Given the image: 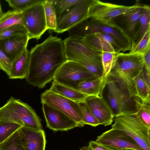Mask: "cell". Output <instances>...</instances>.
I'll use <instances>...</instances> for the list:
<instances>
[{
    "mask_svg": "<svg viewBox=\"0 0 150 150\" xmlns=\"http://www.w3.org/2000/svg\"><path fill=\"white\" fill-rule=\"evenodd\" d=\"M67 60L63 40L50 35L42 43L31 48L26 81L34 86L44 88L53 80L58 69Z\"/></svg>",
    "mask_w": 150,
    "mask_h": 150,
    "instance_id": "6da1fadb",
    "label": "cell"
},
{
    "mask_svg": "<svg viewBox=\"0 0 150 150\" xmlns=\"http://www.w3.org/2000/svg\"><path fill=\"white\" fill-rule=\"evenodd\" d=\"M99 96L111 109L114 117L122 114L136 113L144 102L109 75L105 78Z\"/></svg>",
    "mask_w": 150,
    "mask_h": 150,
    "instance_id": "7a4b0ae2",
    "label": "cell"
},
{
    "mask_svg": "<svg viewBox=\"0 0 150 150\" xmlns=\"http://www.w3.org/2000/svg\"><path fill=\"white\" fill-rule=\"evenodd\" d=\"M144 56L140 54L119 52L109 75L114 78L132 94L137 96L134 80L142 71Z\"/></svg>",
    "mask_w": 150,
    "mask_h": 150,
    "instance_id": "3957f363",
    "label": "cell"
},
{
    "mask_svg": "<svg viewBox=\"0 0 150 150\" xmlns=\"http://www.w3.org/2000/svg\"><path fill=\"white\" fill-rule=\"evenodd\" d=\"M41 120L28 104L11 96L0 107V123L13 122L22 126L42 129Z\"/></svg>",
    "mask_w": 150,
    "mask_h": 150,
    "instance_id": "277c9868",
    "label": "cell"
},
{
    "mask_svg": "<svg viewBox=\"0 0 150 150\" xmlns=\"http://www.w3.org/2000/svg\"><path fill=\"white\" fill-rule=\"evenodd\" d=\"M68 31L69 37L79 39L96 33L108 34L117 39L123 46L125 51L130 50L131 42L120 30L111 25L95 20L88 17Z\"/></svg>",
    "mask_w": 150,
    "mask_h": 150,
    "instance_id": "5b68a950",
    "label": "cell"
},
{
    "mask_svg": "<svg viewBox=\"0 0 150 150\" xmlns=\"http://www.w3.org/2000/svg\"><path fill=\"white\" fill-rule=\"evenodd\" d=\"M114 117L111 128L123 131L144 150H150V129L141 122L136 113L122 114Z\"/></svg>",
    "mask_w": 150,
    "mask_h": 150,
    "instance_id": "8992f818",
    "label": "cell"
},
{
    "mask_svg": "<svg viewBox=\"0 0 150 150\" xmlns=\"http://www.w3.org/2000/svg\"><path fill=\"white\" fill-rule=\"evenodd\" d=\"M99 77L79 63L67 60L58 69L53 80L61 84L77 90V86L81 81Z\"/></svg>",
    "mask_w": 150,
    "mask_h": 150,
    "instance_id": "52a82bcc",
    "label": "cell"
},
{
    "mask_svg": "<svg viewBox=\"0 0 150 150\" xmlns=\"http://www.w3.org/2000/svg\"><path fill=\"white\" fill-rule=\"evenodd\" d=\"M41 103H45L67 115L78 124L79 127L85 125L82 118L79 103L57 94L49 89L40 95Z\"/></svg>",
    "mask_w": 150,
    "mask_h": 150,
    "instance_id": "ba28073f",
    "label": "cell"
},
{
    "mask_svg": "<svg viewBox=\"0 0 150 150\" xmlns=\"http://www.w3.org/2000/svg\"><path fill=\"white\" fill-rule=\"evenodd\" d=\"M43 2L23 11L22 24L27 31L30 39H39L47 30Z\"/></svg>",
    "mask_w": 150,
    "mask_h": 150,
    "instance_id": "9c48e42d",
    "label": "cell"
},
{
    "mask_svg": "<svg viewBox=\"0 0 150 150\" xmlns=\"http://www.w3.org/2000/svg\"><path fill=\"white\" fill-rule=\"evenodd\" d=\"M142 4L139 1L130 6L118 5L93 0L88 17L96 21L108 23L117 16L134 10Z\"/></svg>",
    "mask_w": 150,
    "mask_h": 150,
    "instance_id": "30bf717a",
    "label": "cell"
},
{
    "mask_svg": "<svg viewBox=\"0 0 150 150\" xmlns=\"http://www.w3.org/2000/svg\"><path fill=\"white\" fill-rule=\"evenodd\" d=\"M93 0H82L63 15L57 21L54 32L62 33L88 17Z\"/></svg>",
    "mask_w": 150,
    "mask_h": 150,
    "instance_id": "8fae6325",
    "label": "cell"
},
{
    "mask_svg": "<svg viewBox=\"0 0 150 150\" xmlns=\"http://www.w3.org/2000/svg\"><path fill=\"white\" fill-rule=\"evenodd\" d=\"M63 41L67 60L79 63L84 60L90 59L102 63L101 53L92 51L81 39L69 37Z\"/></svg>",
    "mask_w": 150,
    "mask_h": 150,
    "instance_id": "7c38bea8",
    "label": "cell"
},
{
    "mask_svg": "<svg viewBox=\"0 0 150 150\" xmlns=\"http://www.w3.org/2000/svg\"><path fill=\"white\" fill-rule=\"evenodd\" d=\"M95 141L104 145L114 148L131 150H144L125 132L111 128L98 136Z\"/></svg>",
    "mask_w": 150,
    "mask_h": 150,
    "instance_id": "4fadbf2b",
    "label": "cell"
},
{
    "mask_svg": "<svg viewBox=\"0 0 150 150\" xmlns=\"http://www.w3.org/2000/svg\"><path fill=\"white\" fill-rule=\"evenodd\" d=\"M145 5L142 4L134 10L119 15L108 23L120 30L131 42L136 34Z\"/></svg>",
    "mask_w": 150,
    "mask_h": 150,
    "instance_id": "5bb4252c",
    "label": "cell"
},
{
    "mask_svg": "<svg viewBox=\"0 0 150 150\" xmlns=\"http://www.w3.org/2000/svg\"><path fill=\"white\" fill-rule=\"evenodd\" d=\"M42 110L46 126L54 131H67L79 127L77 123L58 110L45 103H42Z\"/></svg>",
    "mask_w": 150,
    "mask_h": 150,
    "instance_id": "9a60e30c",
    "label": "cell"
},
{
    "mask_svg": "<svg viewBox=\"0 0 150 150\" xmlns=\"http://www.w3.org/2000/svg\"><path fill=\"white\" fill-rule=\"evenodd\" d=\"M84 101L98 120L100 125L106 126L112 124L114 118L113 114L99 95L87 96Z\"/></svg>",
    "mask_w": 150,
    "mask_h": 150,
    "instance_id": "2e32d148",
    "label": "cell"
},
{
    "mask_svg": "<svg viewBox=\"0 0 150 150\" xmlns=\"http://www.w3.org/2000/svg\"><path fill=\"white\" fill-rule=\"evenodd\" d=\"M19 131L22 145L25 150H45L46 140L44 131L21 127Z\"/></svg>",
    "mask_w": 150,
    "mask_h": 150,
    "instance_id": "e0dca14e",
    "label": "cell"
},
{
    "mask_svg": "<svg viewBox=\"0 0 150 150\" xmlns=\"http://www.w3.org/2000/svg\"><path fill=\"white\" fill-rule=\"evenodd\" d=\"M28 34L0 40V47L12 62L27 48Z\"/></svg>",
    "mask_w": 150,
    "mask_h": 150,
    "instance_id": "ac0fdd59",
    "label": "cell"
},
{
    "mask_svg": "<svg viewBox=\"0 0 150 150\" xmlns=\"http://www.w3.org/2000/svg\"><path fill=\"white\" fill-rule=\"evenodd\" d=\"M30 51L27 49L21 54L12 62L10 79H25L29 70Z\"/></svg>",
    "mask_w": 150,
    "mask_h": 150,
    "instance_id": "d6986e66",
    "label": "cell"
},
{
    "mask_svg": "<svg viewBox=\"0 0 150 150\" xmlns=\"http://www.w3.org/2000/svg\"><path fill=\"white\" fill-rule=\"evenodd\" d=\"M83 43L93 52L101 53L103 51L116 53L112 46L103 38L100 33L88 35L81 38Z\"/></svg>",
    "mask_w": 150,
    "mask_h": 150,
    "instance_id": "ffe728a7",
    "label": "cell"
},
{
    "mask_svg": "<svg viewBox=\"0 0 150 150\" xmlns=\"http://www.w3.org/2000/svg\"><path fill=\"white\" fill-rule=\"evenodd\" d=\"M105 79L99 77L82 80L78 84L77 90L87 96H99Z\"/></svg>",
    "mask_w": 150,
    "mask_h": 150,
    "instance_id": "44dd1931",
    "label": "cell"
},
{
    "mask_svg": "<svg viewBox=\"0 0 150 150\" xmlns=\"http://www.w3.org/2000/svg\"><path fill=\"white\" fill-rule=\"evenodd\" d=\"M49 89L61 96L79 103L84 101L87 97L77 90L61 84L54 81Z\"/></svg>",
    "mask_w": 150,
    "mask_h": 150,
    "instance_id": "7402d4cb",
    "label": "cell"
},
{
    "mask_svg": "<svg viewBox=\"0 0 150 150\" xmlns=\"http://www.w3.org/2000/svg\"><path fill=\"white\" fill-rule=\"evenodd\" d=\"M150 7L145 5L143 12L139 21L137 31L131 42V46L136 44L144 36L146 33L150 30Z\"/></svg>",
    "mask_w": 150,
    "mask_h": 150,
    "instance_id": "603a6c76",
    "label": "cell"
},
{
    "mask_svg": "<svg viewBox=\"0 0 150 150\" xmlns=\"http://www.w3.org/2000/svg\"><path fill=\"white\" fill-rule=\"evenodd\" d=\"M23 11L13 9L4 13L0 18V30L15 25H23Z\"/></svg>",
    "mask_w": 150,
    "mask_h": 150,
    "instance_id": "cb8c5ba5",
    "label": "cell"
},
{
    "mask_svg": "<svg viewBox=\"0 0 150 150\" xmlns=\"http://www.w3.org/2000/svg\"><path fill=\"white\" fill-rule=\"evenodd\" d=\"M134 82L137 96L143 102L150 103V87L145 81L142 70L135 79Z\"/></svg>",
    "mask_w": 150,
    "mask_h": 150,
    "instance_id": "d4e9b609",
    "label": "cell"
},
{
    "mask_svg": "<svg viewBox=\"0 0 150 150\" xmlns=\"http://www.w3.org/2000/svg\"><path fill=\"white\" fill-rule=\"evenodd\" d=\"M43 4L47 28V30H54L57 26V21L52 0H44Z\"/></svg>",
    "mask_w": 150,
    "mask_h": 150,
    "instance_id": "484cf974",
    "label": "cell"
},
{
    "mask_svg": "<svg viewBox=\"0 0 150 150\" xmlns=\"http://www.w3.org/2000/svg\"><path fill=\"white\" fill-rule=\"evenodd\" d=\"M82 0H52L55 9L57 21Z\"/></svg>",
    "mask_w": 150,
    "mask_h": 150,
    "instance_id": "4316f807",
    "label": "cell"
},
{
    "mask_svg": "<svg viewBox=\"0 0 150 150\" xmlns=\"http://www.w3.org/2000/svg\"><path fill=\"white\" fill-rule=\"evenodd\" d=\"M0 150H25L22 145L18 130L0 144Z\"/></svg>",
    "mask_w": 150,
    "mask_h": 150,
    "instance_id": "83f0119b",
    "label": "cell"
},
{
    "mask_svg": "<svg viewBox=\"0 0 150 150\" xmlns=\"http://www.w3.org/2000/svg\"><path fill=\"white\" fill-rule=\"evenodd\" d=\"M117 53L103 51L101 53L103 73L101 77L105 78L110 74L115 64Z\"/></svg>",
    "mask_w": 150,
    "mask_h": 150,
    "instance_id": "f1b7e54d",
    "label": "cell"
},
{
    "mask_svg": "<svg viewBox=\"0 0 150 150\" xmlns=\"http://www.w3.org/2000/svg\"><path fill=\"white\" fill-rule=\"evenodd\" d=\"M150 51V30L134 45L131 46L129 53L144 55Z\"/></svg>",
    "mask_w": 150,
    "mask_h": 150,
    "instance_id": "f546056e",
    "label": "cell"
},
{
    "mask_svg": "<svg viewBox=\"0 0 150 150\" xmlns=\"http://www.w3.org/2000/svg\"><path fill=\"white\" fill-rule=\"evenodd\" d=\"M81 110L82 120L85 125L93 127L100 125V123L91 110L84 101L79 102Z\"/></svg>",
    "mask_w": 150,
    "mask_h": 150,
    "instance_id": "4dcf8cb0",
    "label": "cell"
},
{
    "mask_svg": "<svg viewBox=\"0 0 150 150\" xmlns=\"http://www.w3.org/2000/svg\"><path fill=\"white\" fill-rule=\"evenodd\" d=\"M28 34L24 26L16 24L0 30V40Z\"/></svg>",
    "mask_w": 150,
    "mask_h": 150,
    "instance_id": "1f68e13d",
    "label": "cell"
},
{
    "mask_svg": "<svg viewBox=\"0 0 150 150\" xmlns=\"http://www.w3.org/2000/svg\"><path fill=\"white\" fill-rule=\"evenodd\" d=\"M21 127L13 122L0 123V144Z\"/></svg>",
    "mask_w": 150,
    "mask_h": 150,
    "instance_id": "d6a6232c",
    "label": "cell"
},
{
    "mask_svg": "<svg viewBox=\"0 0 150 150\" xmlns=\"http://www.w3.org/2000/svg\"><path fill=\"white\" fill-rule=\"evenodd\" d=\"M44 0H5L13 10H23Z\"/></svg>",
    "mask_w": 150,
    "mask_h": 150,
    "instance_id": "836d02e7",
    "label": "cell"
},
{
    "mask_svg": "<svg viewBox=\"0 0 150 150\" xmlns=\"http://www.w3.org/2000/svg\"><path fill=\"white\" fill-rule=\"evenodd\" d=\"M136 115L141 122L146 127L150 129V103L144 102Z\"/></svg>",
    "mask_w": 150,
    "mask_h": 150,
    "instance_id": "e575fe53",
    "label": "cell"
},
{
    "mask_svg": "<svg viewBox=\"0 0 150 150\" xmlns=\"http://www.w3.org/2000/svg\"><path fill=\"white\" fill-rule=\"evenodd\" d=\"M12 62L0 47V69L9 76L11 70Z\"/></svg>",
    "mask_w": 150,
    "mask_h": 150,
    "instance_id": "d590c367",
    "label": "cell"
},
{
    "mask_svg": "<svg viewBox=\"0 0 150 150\" xmlns=\"http://www.w3.org/2000/svg\"><path fill=\"white\" fill-rule=\"evenodd\" d=\"M101 33L104 39L112 46L116 53L125 51L122 43L116 38L108 34Z\"/></svg>",
    "mask_w": 150,
    "mask_h": 150,
    "instance_id": "8d00e7d4",
    "label": "cell"
},
{
    "mask_svg": "<svg viewBox=\"0 0 150 150\" xmlns=\"http://www.w3.org/2000/svg\"><path fill=\"white\" fill-rule=\"evenodd\" d=\"M88 145L93 150H131L128 149H120L113 148L99 144L95 141L91 140Z\"/></svg>",
    "mask_w": 150,
    "mask_h": 150,
    "instance_id": "74e56055",
    "label": "cell"
},
{
    "mask_svg": "<svg viewBox=\"0 0 150 150\" xmlns=\"http://www.w3.org/2000/svg\"><path fill=\"white\" fill-rule=\"evenodd\" d=\"M144 65L150 74V51L143 55Z\"/></svg>",
    "mask_w": 150,
    "mask_h": 150,
    "instance_id": "f35d334b",
    "label": "cell"
},
{
    "mask_svg": "<svg viewBox=\"0 0 150 150\" xmlns=\"http://www.w3.org/2000/svg\"><path fill=\"white\" fill-rule=\"evenodd\" d=\"M142 71L145 81L148 86L150 87V74L148 73L144 65Z\"/></svg>",
    "mask_w": 150,
    "mask_h": 150,
    "instance_id": "ab89813d",
    "label": "cell"
},
{
    "mask_svg": "<svg viewBox=\"0 0 150 150\" xmlns=\"http://www.w3.org/2000/svg\"><path fill=\"white\" fill-rule=\"evenodd\" d=\"M80 150H93V149L88 145L82 147L80 148Z\"/></svg>",
    "mask_w": 150,
    "mask_h": 150,
    "instance_id": "60d3db41",
    "label": "cell"
},
{
    "mask_svg": "<svg viewBox=\"0 0 150 150\" xmlns=\"http://www.w3.org/2000/svg\"><path fill=\"white\" fill-rule=\"evenodd\" d=\"M4 13L3 12L2 9L1 4L0 2V18L2 16Z\"/></svg>",
    "mask_w": 150,
    "mask_h": 150,
    "instance_id": "b9f144b4",
    "label": "cell"
}]
</instances>
